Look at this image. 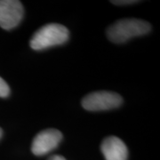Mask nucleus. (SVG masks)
<instances>
[{"label":"nucleus","instance_id":"1","mask_svg":"<svg viewBox=\"0 0 160 160\" xmlns=\"http://www.w3.org/2000/svg\"><path fill=\"white\" fill-rule=\"evenodd\" d=\"M150 24L139 19H123L116 22L107 30L108 38L117 44L124 43L132 38L147 34Z\"/></svg>","mask_w":160,"mask_h":160},{"label":"nucleus","instance_id":"2","mask_svg":"<svg viewBox=\"0 0 160 160\" xmlns=\"http://www.w3.org/2000/svg\"><path fill=\"white\" fill-rule=\"evenodd\" d=\"M69 38V30L57 23L46 24L35 32L30 40V46L34 50H43L48 47L62 45Z\"/></svg>","mask_w":160,"mask_h":160},{"label":"nucleus","instance_id":"3","mask_svg":"<svg viewBox=\"0 0 160 160\" xmlns=\"http://www.w3.org/2000/svg\"><path fill=\"white\" fill-rule=\"evenodd\" d=\"M122 97L113 92L99 91L87 94L82 100L84 109L90 111L108 110L119 107L122 104Z\"/></svg>","mask_w":160,"mask_h":160},{"label":"nucleus","instance_id":"4","mask_svg":"<svg viewBox=\"0 0 160 160\" xmlns=\"http://www.w3.org/2000/svg\"><path fill=\"white\" fill-rule=\"evenodd\" d=\"M23 17L22 4L17 0H0V27L11 29L21 22Z\"/></svg>","mask_w":160,"mask_h":160},{"label":"nucleus","instance_id":"5","mask_svg":"<svg viewBox=\"0 0 160 160\" xmlns=\"http://www.w3.org/2000/svg\"><path fill=\"white\" fill-rule=\"evenodd\" d=\"M62 139V132L56 129H46L34 138L31 150L37 156L47 154L58 146Z\"/></svg>","mask_w":160,"mask_h":160},{"label":"nucleus","instance_id":"6","mask_svg":"<svg viewBox=\"0 0 160 160\" xmlns=\"http://www.w3.org/2000/svg\"><path fill=\"white\" fill-rule=\"evenodd\" d=\"M106 160H127L128 150L124 142L116 136L104 139L101 146Z\"/></svg>","mask_w":160,"mask_h":160},{"label":"nucleus","instance_id":"7","mask_svg":"<svg viewBox=\"0 0 160 160\" xmlns=\"http://www.w3.org/2000/svg\"><path fill=\"white\" fill-rule=\"evenodd\" d=\"M10 93V88L6 82L0 78V97H7Z\"/></svg>","mask_w":160,"mask_h":160},{"label":"nucleus","instance_id":"8","mask_svg":"<svg viewBox=\"0 0 160 160\" xmlns=\"http://www.w3.org/2000/svg\"><path fill=\"white\" fill-rule=\"evenodd\" d=\"M111 3H113L115 5H131V4H134V3H138V1H134V0H126V1H111Z\"/></svg>","mask_w":160,"mask_h":160},{"label":"nucleus","instance_id":"9","mask_svg":"<svg viewBox=\"0 0 160 160\" xmlns=\"http://www.w3.org/2000/svg\"><path fill=\"white\" fill-rule=\"evenodd\" d=\"M48 160H66L62 156H59V155H54V156H52L51 158Z\"/></svg>","mask_w":160,"mask_h":160},{"label":"nucleus","instance_id":"10","mask_svg":"<svg viewBox=\"0 0 160 160\" xmlns=\"http://www.w3.org/2000/svg\"><path fill=\"white\" fill-rule=\"evenodd\" d=\"M2 133H3V131H2V129L0 128V138L2 137Z\"/></svg>","mask_w":160,"mask_h":160}]
</instances>
